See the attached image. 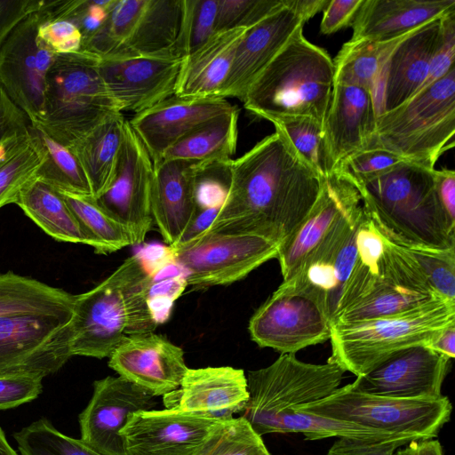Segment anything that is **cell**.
Returning <instances> with one entry per match:
<instances>
[{
	"label": "cell",
	"instance_id": "484cf974",
	"mask_svg": "<svg viewBox=\"0 0 455 455\" xmlns=\"http://www.w3.org/2000/svg\"><path fill=\"white\" fill-rule=\"evenodd\" d=\"M247 379L230 366L188 369L180 387L164 395L167 409L228 420L241 413L248 400Z\"/></svg>",
	"mask_w": 455,
	"mask_h": 455
},
{
	"label": "cell",
	"instance_id": "ba28073f",
	"mask_svg": "<svg viewBox=\"0 0 455 455\" xmlns=\"http://www.w3.org/2000/svg\"><path fill=\"white\" fill-rule=\"evenodd\" d=\"M451 409V401L445 395L433 399L395 398L366 394L349 383L321 400L299 407L295 411L415 441L435 437L450 420Z\"/></svg>",
	"mask_w": 455,
	"mask_h": 455
},
{
	"label": "cell",
	"instance_id": "f546056e",
	"mask_svg": "<svg viewBox=\"0 0 455 455\" xmlns=\"http://www.w3.org/2000/svg\"><path fill=\"white\" fill-rule=\"evenodd\" d=\"M452 11L455 0H363L350 39H395Z\"/></svg>",
	"mask_w": 455,
	"mask_h": 455
},
{
	"label": "cell",
	"instance_id": "bcb514c9",
	"mask_svg": "<svg viewBox=\"0 0 455 455\" xmlns=\"http://www.w3.org/2000/svg\"><path fill=\"white\" fill-rule=\"evenodd\" d=\"M42 6L40 11L44 20L37 29L38 44L54 54L74 53L82 51L83 36L77 26L65 19H48Z\"/></svg>",
	"mask_w": 455,
	"mask_h": 455
},
{
	"label": "cell",
	"instance_id": "816d5d0a",
	"mask_svg": "<svg viewBox=\"0 0 455 455\" xmlns=\"http://www.w3.org/2000/svg\"><path fill=\"white\" fill-rule=\"evenodd\" d=\"M187 285L186 278L181 275L162 281H155L153 277L148 288V302L152 316L157 324L165 321L172 302Z\"/></svg>",
	"mask_w": 455,
	"mask_h": 455
},
{
	"label": "cell",
	"instance_id": "e575fe53",
	"mask_svg": "<svg viewBox=\"0 0 455 455\" xmlns=\"http://www.w3.org/2000/svg\"><path fill=\"white\" fill-rule=\"evenodd\" d=\"M16 204L53 239L89 245L62 195L51 185L34 179L22 189Z\"/></svg>",
	"mask_w": 455,
	"mask_h": 455
},
{
	"label": "cell",
	"instance_id": "cb8c5ba5",
	"mask_svg": "<svg viewBox=\"0 0 455 455\" xmlns=\"http://www.w3.org/2000/svg\"><path fill=\"white\" fill-rule=\"evenodd\" d=\"M235 108L221 97L172 95L135 114L129 124L156 164L171 146L190 131Z\"/></svg>",
	"mask_w": 455,
	"mask_h": 455
},
{
	"label": "cell",
	"instance_id": "5b68a950",
	"mask_svg": "<svg viewBox=\"0 0 455 455\" xmlns=\"http://www.w3.org/2000/svg\"><path fill=\"white\" fill-rule=\"evenodd\" d=\"M453 323L455 302L435 299L393 315L333 324L328 362L362 376L397 351L427 345Z\"/></svg>",
	"mask_w": 455,
	"mask_h": 455
},
{
	"label": "cell",
	"instance_id": "52a82bcc",
	"mask_svg": "<svg viewBox=\"0 0 455 455\" xmlns=\"http://www.w3.org/2000/svg\"><path fill=\"white\" fill-rule=\"evenodd\" d=\"M345 372L334 363L313 364L295 354H281L269 366L248 372L249 397L241 416L260 436L275 433L280 419L290 411L339 388Z\"/></svg>",
	"mask_w": 455,
	"mask_h": 455
},
{
	"label": "cell",
	"instance_id": "9c48e42d",
	"mask_svg": "<svg viewBox=\"0 0 455 455\" xmlns=\"http://www.w3.org/2000/svg\"><path fill=\"white\" fill-rule=\"evenodd\" d=\"M182 0H116L83 50L100 58L175 52ZM180 57V56H179Z\"/></svg>",
	"mask_w": 455,
	"mask_h": 455
},
{
	"label": "cell",
	"instance_id": "3957f363",
	"mask_svg": "<svg viewBox=\"0 0 455 455\" xmlns=\"http://www.w3.org/2000/svg\"><path fill=\"white\" fill-rule=\"evenodd\" d=\"M356 185L382 224L404 243L455 248V227L439 204L435 168L403 160Z\"/></svg>",
	"mask_w": 455,
	"mask_h": 455
},
{
	"label": "cell",
	"instance_id": "ffe728a7",
	"mask_svg": "<svg viewBox=\"0 0 455 455\" xmlns=\"http://www.w3.org/2000/svg\"><path fill=\"white\" fill-rule=\"evenodd\" d=\"M155 397L120 376L94 381L92 396L78 416L81 440L104 455H125L120 431L132 413L153 410Z\"/></svg>",
	"mask_w": 455,
	"mask_h": 455
},
{
	"label": "cell",
	"instance_id": "83f0119b",
	"mask_svg": "<svg viewBox=\"0 0 455 455\" xmlns=\"http://www.w3.org/2000/svg\"><path fill=\"white\" fill-rule=\"evenodd\" d=\"M376 118L369 91L334 84L323 123V138L332 172L347 157L370 148Z\"/></svg>",
	"mask_w": 455,
	"mask_h": 455
},
{
	"label": "cell",
	"instance_id": "8fae6325",
	"mask_svg": "<svg viewBox=\"0 0 455 455\" xmlns=\"http://www.w3.org/2000/svg\"><path fill=\"white\" fill-rule=\"evenodd\" d=\"M332 322L315 291L283 282L249 322L251 339L261 347L295 354L331 338Z\"/></svg>",
	"mask_w": 455,
	"mask_h": 455
},
{
	"label": "cell",
	"instance_id": "8d00e7d4",
	"mask_svg": "<svg viewBox=\"0 0 455 455\" xmlns=\"http://www.w3.org/2000/svg\"><path fill=\"white\" fill-rule=\"evenodd\" d=\"M407 34L382 42L349 39L333 60L334 84L358 86L371 93L384 62Z\"/></svg>",
	"mask_w": 455,
	"mask_h": 455
},
{
	"label": "cell",
	"instance_id": "60d3db41",
	"mask_svg": "<svg viewBox=\"0 0 455 455\" xmlns=\"http://www.w3.org/2000/svg\"><path fill=\"white\" fill-rule=\"evenodd\" d=\"M299 155L323 178L332 172L323 138V124L309 116H280L270 120Z\"/></svg>",
	"mask_w": 455,
	"mask_h": 455
},
{
	"label": "cell",
	"instance_id": "6f0895ef",
	"mask_svg": "<svg viewBox=\"0 0 455 455\" xmlns=\"http://www.w3.org/2000/svg\"><path fill=\"white\" fill-rule=\"evenodd\" d=\"M435 191L449 222L455 227V172L443 168L435 170Z\"/></svg>",
	"mask_w": 455,
	"mask_h": 455
},
{
	"label": "cell",
	"instance_id": "f35d334b",
	"mask_svg": "<svg viewBox=\"0 0 455 455\" xmlns=\"http://www.w3.org/2000/svg\"><path fill=\"white\" fill-rule=\"evenodd\" d=\"M60 193L96 253H111L133 245L128 230L104 212L92 196Z\"/></svg>",
	"mask_w": 455,
	"mask_h": 455
},
{
	"label": "cell",
	"instance_id": "74e56055",
	"mask_svg": "<svg viewBox=\"0 0 455 455\" xmlns=\"http://www.w3.org/2000/svg\"><path fill=\"white\" fill-rule=\"evenodd\" d=\"M44 153V161L36 178L59 191L92 196L88 179L70 149L56 141L36 125L29 124Z\"/></svg>",
	"mask_w": 455,
	"mask_h": 455
},
{
	"label": "cell",
	"instance_id": "9f6ffc18",
	"mask_svg": "<svg viewBox=\"0 0 455 455\" xmlns=\"http://www.w3.org/2000/svg\"><path fill=\"white\" fill-rule=\"evenodd\" d=\"M254 0H218L215 32L243 27Z\"/></svg>",
	"mask_w": 455,
	"mask_h": 455
},
{
	"label": "cell",
	"instance_id": "d6986e66",
	"mask_svg": "<svg viewBox=\"0 0 455 455\" xmlns=\"http://www.w3.org/2000/svg\"><path fill=\"white\" fill-rule=\"evenodd\" d=\"M448 357L425 345L397 351L351 385L358 391L395 398H440L450 364Z\"/></svg>",
	"mask_w": 455,
	"mask_h": 455
},
{
	"label": "cell",
	"instance_id": "ab89813d",
	"mask_svg": "<svg viewBox=\"0 0 455 455\" xmlns=\"http://www.w3.org/2000/svg\"><path fill=\"white\" fill-rule=\"evenodd\" d=\"M20 455H104L81 439L60 432L42 417L12 435Z\"/></svg>",
	"mask_w": 455,
	"mask_h": 455
},
{
	"label": "cell",
	"instance_id": "be15d7a7",
	"mask_svg": "<svg viewBox=\"0 0 455 455\" xmlns=\"http://www.w3.org/2000/svg\"><path fill=\"white\" fill-rule=\"evenodd\" d=\"M0 455H20L8 443L4 432L0 427Z\"/></svg>",
	"mask_w": 455,
	"mask_h": 455
},
{
	"label": "cell",
	"instance_id": "91938a15",
	"mask_svg": "<svg viewBox=\"0 0 455 455\" xmlns=\"http://www.w3.org/2000/svg\"><path fill=\"white\" fill-rule=\"evenodd\" d=\"M449 359L455 356V323L450 324L439 331L432 339L425 345Z\"/></svg>",
	"mask_w": 455,
	"mask_h": 455
},
{
	"label": "cell",
	"instance_id": "f1b7e54d",
	"mask_svg": "<svg viewBox=\"0 0 455 455\" xmlns=\"http://www.w3.org/2000/svg\"><path fill=\"white\" fill-rule=\"evenodd\" d=\"M198 208L196 193V164L162 160L154 164L150 210L164 241L174 246Z\"/></svg>",
	"mask_w": 455,
	"mask_h": 455
},
{
	"label": "cell",
	"instance_id": "8992f818",
	"mask_svg": "<svg viewBox=\"0 0 455 455\" xmlns=\"http://www.w3.org/2000/svg\"><path fill=\"white\" fill-rule=\"evenodd\" d=\"M99 60L84 50L56 54L48 70L45 115L36 126L66 147L122 113L101 78Z\"/></svg>",
	"mask_w": 455,
	"mask_h": 455
},
{
	"label": "cell",
	"instance_id": "b9f144b4",
	"mask_svg": "<svg viewBox=\"0 0 455 455\" xmlns=\"http://www.w3.org/2000/svg\"><path fill=\"white\" fill-rule=\"evenodd\" d=\"M44 161L36 138H29L4 162L0 163V209L16 204L22 189L34 179Z\"/></svg>",
	"mask_w": 455,
	"mask_h": 455
},
{
	"label": "cell",
	"instance_id": "9a60e30c",
	"mask_svg": "<svg viewBox=\"0 0 455 455\" xmlns=\"http://www.w3.org/2000/svg\"><path fill=\"white\" fill-rule=\"evenodd\" d=\"M43 20L40 9L31 13L0 47V84L32 125L44 118L46 76L56 55L37 43Z\"/></svg>",
	"mask_w": 455,
	"mask_h": 455
},
{
	"label": "cell",
	"instance_id": "e0dca14e",
	"mask_svg": "<svg viewBox=\"0 0 455 455\" xmlns=\"http://www.w3.org/2000/svg\"><path fill=\"white\" fill-rule=\"evenodd\" d=\"M224 420L173 409L132 413L120 431L125 455H202Z\"/></svg>",
	"mask_w": 455,
	"mask_h": 455
},
{
	"label": "cell",
	"instance_id": "6da1fadb",
	"mask_svg": "<svg viewBox=\"0 0 455 455\" xmlns=\"http://www.w3.org/2000/svg\"><path fill=\"white\" fill-rule=\"evenodd\" d=\"M229 170L228 193L206 231L257 235L279 245L306 218L324 179L278 131L232 159Z\"/></svg>",
	"mask_w": 455,
	"mask_h": 455
},
{
	"label": "cell",
	"instance_id": "f907efd6",
	"mask_svg": "<svg viewBox=\"0 0 455 455\" xmlns=\"http://www.w3.org/2000/svg\"><path fill=\"white\" fill-rule=\"evenodd\" d=\"M29 121L6 94L0 84V163L11 149V140L14 137L29 133Z\"/></svg>",
	"mask_w": 455,
	"mask_h": 455
},
{
	"label": "cell",
	"instance_id": "2e32d148",
	"mask_svg": "<svg viewBox=\"0 0 455 455\" xmlns=\"http://www.w3.org/2000/svg\"><path fill=\"white\" fill-rule=\"evenodd\" d=\"M153 177V161L127 120L113 180L106 191L94 199L128 230L133 244L143 243L151 228Z\"/></svg>",
	"mask_w": 455,
	"mask_h": 455
},
{
	"label": "cell",
	"instance_id": "7bdbcfd3",
	"mask_svg": "<svg viewBox=\"0 0 455 455\" xmlns=\"http://www.w3.org/2000/svg\"><path fill=\"white\" fill-rule=\"evenodd\" d=\"M218 0H182L181 24L175 45L185 58L215 33Z\"/></svg>",
	"mask_w": 455,
	"mask_h": 455
},
{
	"label": "cell",
	"instance_id": "ee69618b",
	"mask_svg": "<svg viewBox=\"0 0 455 455\" xmlns=\"http://www.w3.org/2000/svg\"><path fill=\"white\" fill-rule=\"evenodd\" d=\"M403 243L434 293L446 301L455 302V248L435 249Z\"/></svg>",
	"mask_w": 455,
	"mask_h": 455
},
{
	"label": "cell",
	"instance_id": "5bb4252c",
	"mask_svg": "<svg viewBox=\"0 0 455 455\" xmlns=\"http://www.w3.org/2000/svg\"><path fill=\"white\" fill-rule=\"evenodd\" d=\"M398 279L427 283L403 242L382 224L370 204L363 198L356 234L355 258L333 320L347 307L379 287Z\"/></svg>",
	"mask_w": 455,
	"mask_h": 455
},
{
	"label": "cell",
	"instance_id": "4dcf8cb0",
	"mask_svg": "<svg viewBox=\"0 0 455 455\" xmlns=\"http://www.w3.org/2000/svg\"><path fill=\"white\" fill-rule=\"evenodd\" d=\"M248 28L215 32L182 61L174 95L219 97L231 68L236 48Z\"/></svg>",
	"mask_w": 455,
	"mask_h": 455
},
{
	"label": "cell",
	"instance_id": "4316f807",
	"mask_svg": "<svg viewBox=\"0 0 455 455\" xmlns=\"http://www.w3.org/2000/svg\"><path fill=\"white\" fill-rule=\"evenodd\" d=\"M362 209L363 203L342 219L304 261L295 275L285 281L318 293L327 306L331 322L355 258Z\"/></svg>",
	"mask_w": 455,
	"mask_h": 455
},
{
	"label": "cell",
	"instance_id": "6125c7cd",
	"mask_svg": "<svg viewBox=\"0 0 455 455\" xmlns=\"http://www.w3.org/2000/svg\"><path fill=\"white\" fill-rule=\"evenodd\" d=\"M329 0H285L288 7L294 10L305 22L320 11H323Z\"/></svg>",
	"mask_w": 455,
	"mask_h": 455
},
{
	"label": "cell",
	"instance_id": "603a6c76",
	"mask_svg": "<svg viewBox=\"0 0 455 455\" xmlns=\"http://www.w3.org/2000/svg\"><path fill=\"white\" fill-rule=\"evenodd\" d=\"M108 366L154 396L178 389L188 369L182 348L153 331L125 335L109 356Z\"/></svg>",
	"mask_w": 455,
	"mask_h": 455
},
{
	"label": "cell",
	"instance_id": "44dd1931",
	"mask_svg": "<svg viewBox=\"0 0 455 455\" xmlns=\"http://www.w3.org/2000/svg\"><path fill=\"white\" fill-rule=\"evenodd\" d=\"M362 203L361 191L349 177L338 171L325 177L317 199L306 218L295 232L279 245L276 258L283 282L294 276L339 221Z\"/></svg>",
	"mask_w": 455,
	"mask_h": 455
},
{
	"label": "cell",
	"instance_id": "680465c9",
	"mask_svg": "<svg viewBox=\"0 0 455 455\" xmlns=\"http://www.w3.org/2000/svg\"><path fill=\"white\" fill-rule=\"evenodd\" d=\"M220 206L221 205L198 206L197 211L187 229L180 238L179 242L172 247L186 243L204 233L215 220Z\"/></svg>",
	"mask_w": 455,
	"mask_h": 455
},
{
	"label": "cell",
	"instance_id": "681fc988",
	"mask_svg": "<svg viewBox=\"0 0 455 455\" xmlns=\"http://www.w3.org/2000/svg\"><path fill=\"white\" fill-rule=\"evenodd\" d=\"M455 11L441 18V36L431 60L427 76L419 91L438 80L454 68Z\"/></svg>",
	"mask_w": 455,
	"mask_h": 455
},
{
	"label": "cell",
	"instance_id": "7dc6e473",
	"mask_svg": "<svg viewBox=\"0 0 455 455\" xmlns=\"http://www.w3.org/2000/svg\"><path fill=\"white\" fill-rule=\"evenodd\" d=\"M403 160L383 148H366L344 159L334 171L361 184Z\"/></svg>",
	"mask_w": 455,
	"mask_h": 455
},
{
	"label": "cell",
	"instance_id": "7c38bea8",
	"mask_svg": "<svg viewBox=\"0 0 455 455\" xmlns=\"http://www.w3.org/2000/svg\"><path fill=\"white\" fill-rule=\"evenodd\" d=\"M279 243L251 234L210 232L170 248L172 260L186 271L188 285H227L276 258Z\"/></svg>",
	"mask_w": 455,
	"mask_h": 455
},
{
	"label": "cell",
	"instance_id": "db71d44e",
	"mask_svg": "<svg viewBox=\"0 0 455 455\" xmlns=\"http://www.w3.org/2000/svg\"><path fill=\"white\" fill-rule=\"evenodd\" d=\"M363 0H329L323 9L320 31L323 35L335 33L352 26Z\"/></svg>",
	"mask_w": 455,
	"mask_h": 455
},
{
	"label": "cell",
	"instance_id": "f6af8a7d",
	"mask_svg": "<svg viewBox=\"0 0 455 455\" xmlns=\"http://www.w3.org/2000/svg\"><path fill=\"white\" fill-rule=\"evenodd\" d=\"M202 455H270L263 440L242 416L224 420Z\"/></svg>",
	"mask_w": 455,
	"mask_h": 455
},
{
	"label": "cell",
	"instance_id": "30bf717a",
	"mask_svg": "<svg viewBox=\"0 0 455 455\" xmlns=\"http://www.w3.org/2000/svg\"><path fill=\"white\" fill-rule=\"evenodd\" d=\"M138 255L125 259L92 290L76 295L72 355L109 357L125 336L132 283L145 267Z\"/></svg>",
	"mask_w": 455,
	"mask_h": 455
},
{
	"label": "cell",
	"instance_id": "d590c367",
	"mask_svg": "<svg viewBox=\"0 0 455 455\" xmlns=\"http://www.w3.org/2000/svg\"><path fill=\"white\" fill-rule=\"evenodd\" d=\"M435 299H443L435 295L427 283L398 279L347 307L334 318L332 325L393 315Z\"/></svg>",
	"mask_w": 455,
	"mask_h": 455
},
{
	"label": "cell",
	"instance_id": "94428289",
	"mask_svg": "<svg viewBox=\"0 0 455 455\" xmlns=\"http://www.w3.org/2000/svg\"><path fill=\"white\" fill-rule=\"evenodd\" d=\"M395 455H444L438 440L419 439L411 441L408 446L398 450Z\"/></svg>",
	"mask_w": 455,
	"mask_h": 455
},
{
	"label": "cell",
	"instance_id": "11a10c76",
	"mask_svg": "<svg viewBox=\"0 0 455 455\" xmlns=\"http://www.w3.org/2000/svg\"><path fill=\"white\" fill-rule=\"evenodd\" d=\"M44 0H0V47L25 18L38 11Z\"/></svg>",
	"mask_w": 455,
	"mask_h": 455
},
{
	"label": "cell",
	"instance_id": "d4e9b609",
	"mask_svg": "<svg viewBox=\"0 0 455 455\" xmlns=\"http://www.w3.org/2000/svg\"><path fill=\"white\" fill-rule=\"evenodd\" d=\"M306 22L285 0L256 24L241 39L219 97L243 100L248 88Z\"/></svg>",
	"mask_w": 455,
	"mask_h": 455
},
{
	"label": "cell",
	"instance_id": "c3c4849f",
	"mask_svg": "<svg viewBox=\"0 0 455 455\" xmlns=\"http://www.w3.org/2000/svg\"><path fill=\"white\" fill-rule=\"evenodd\" d=\"M43 377L38 374L0 376V410H7L29 403L43 391Z\"/></svg>",
	"mask_w": 455,
	"mask_h": 455
},
{
	"label": "cell",
	"instance_id": "7a4b0ae2",
	"mask_svg": "<svg viewBox=\"0 0 455 455\" xmlns=\"http://www.w3.org/2000/svg\"><path fill=\"white\" fill-rule=\"evenodd\" d=\"M333 60L299 28L248 88L242 102L254 116H309L322 124L334 85Z\"/></svg>",
	"mask_w": 455,
	"mask_h": 455
},
{
	"label": "cell",
	"instance_id": "4fadbf2b",
	"mask_svg": "<svg viewBox=\"0 0 455 455\" xmlns=\"http://www.w3.org/2000/svg\"><path fill=\"white\" fill-rule=\"evenodd\" d=\"M73 315L0 316V376L57 372L73 356Z\"/></svg>",
	"mask_w": 455,
	"mask_h": 455
},
{
	"label": "cell",
	"instance_id": "1f68e13d",
	"mask_svg": "<svg viewBox=\"0 0 455 455\" xmlns=\"http://www.w3.org/2000/svg\"><path fill=\"white\" fill-rule=\"evenodd\" d=\"M126 124L122 113L115 114L68 147L84 169L93 198L113 180Z\"/></svg>",
	"mask_w": 455,
	"mask_h": 455
},
{
	"label": "cell",
	"instance_id": "f5cc1de1",
	"mask_svg": "<svg viewBox=\"0 0 455 455\" xmlns=\"http://www.w3.org/2000/svg\"><path fill=\"white\" fill-rule=\"evenodd\" d=\"M408 440L371 442L339 438L326 455H395V450L409 443Z\"/></svg>",
	"mask_w": 455,
	"mask_h": 455
},
{
	"label": "cell",
	"instance_id": "836d02e7",
	"mask_svg": "<svg viewBox=\"0 0 455 455\" xmlns=\"http://www.w3.org/2000/svg\"><path fill=\"white\" fill-rule=\"evenodd\" d=\"M76 295L13 272L0 273V316L72 315Z\"/></svg>",
	"mask_w": 455,
	"mask_h": 455
},
{
	"label": "cell",
	"instance_id": "277c9868",
	"mask_svg": "<svg viewBox=\"0 0 455 455\" xmlns=\"http://www.w3.org/2000/svg\"><path fill=\"white\" fill-rule=\"evenodd\" d=\"M455 67L397 108L377 116L369 148L429 168L454 146Z\"/></svg>",
	"mask_w": 455,
	"mask_h": 455
},
{
	"label": "cell",
	"instance_id": "d6a6232c",
	"mask_svg": "<svg viewBox=\"0 0 455 455\" xmlns=\"http://www.w3.org/2000/svg\"><path fill=\"white\" fill-rule=\"evenodd\" d=\"M238 117L239 109L235 108L200 124L171 146L162 160L195 164L231 160L236 149Z\"/></svg>",
	"mask_w": 455,
	"mask_h": 455
},
{
	"label": "cell",
	"instance_id": "7402d4cb",
	"mask_svg": "<svg viewBox=\"0 0 455 455\" xmlns=\"http://www.w3.org/2000/svg\"><path fill=\"white\" fill-rule=\"evenodd\" d=\"M441 36V18L408 33L393 49L371 96L377 116L402 105L422 86Z\"/></svg>",
	"mask_w": 455,
	"mask_h": 455
},
{
	"label": "cell",
	"instance_id": "ac0fdd59",
	"mask_svg": "<svg viewBox=\"0 0 455 455\" xmlns=\"http://www.w3.org/2000/svg\"><path fill=\"white\" fill-rule=\"evenodd\" d=\"M183 60L172 52L105 57L99 71L121 111L135 115L174 95Z\"/></svg>",
	"mask_w": 455,
	"mask_h": 455
}]
</instances>
